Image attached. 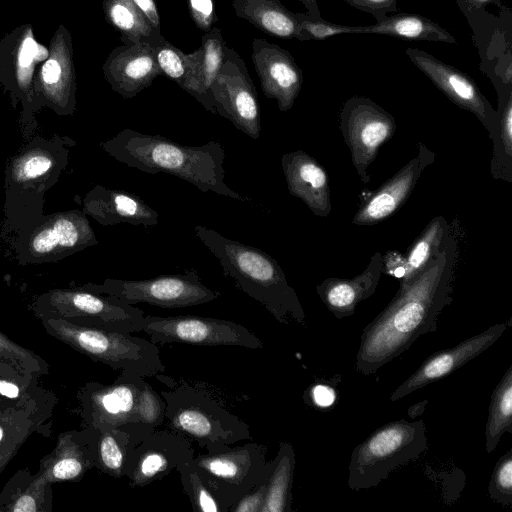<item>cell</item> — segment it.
I'll list each match as a JSON object with an SVG mask.
<instances>
[{
    "instance_id": "cell-17",
    "label": "cell",
    "mask_w": 512,
    "mask_h": 512,
    "mask_svg": "<svg viewBox=\"0 0 512 512\" xmlns=\"http://www.w3.org/2000/svg\"><path fill=\"white\" fill-rule=\"evenodd\" d=\"M251 58L265 96L276 100L280 111L291 109L304 79L292 55L277 44L256 38Z\"/></svg>"
},
{
    "instance_id": "cell-25",
    "label": "cell",
    "mask_w": 512,
    "mask_h": 512,
    "mask_svg": "<svg viewBox=\"0 0 512 512\" xmlns=\"http://www.w3.org/2000/svg\"><path fill=\"white\" fill-rule=\"evenodd\" d=\"M236 15L262 32L283 39H297L299 26L295 13L279 0H232Z\"/></svg>"
},
{
    "instance_id": "cell-10",
    "label": "cell",
    "mask_w": 512,
    "mask_h": 512,
    "mask_svg": "<svg viewBox=\"0 0 512 512\" xmlns=\"http://www.w3.org/2000/svg\"><path fill=\"white\" fill-rule=\"evenodd\" d=\"M93 291L117 297L131 305L146 303L161 308L205 304L221 295L208 288L195 269L144 280L108 279L102 285L93 286Z\"/></svg>"
},
{
    "instance_id": "cell-35",
    "label": "cell",
    "mask_w": 512,
    "mask_h": 512,
    "mask_svg": "<svg viewBox=\"0 0 512 512\" xmlns=\"http://www.w3.org/2000/svg\"><path fill=\"white\" fill-rule=\"evenodd\" d=\"M300 41L324 40L340 34H359V26L335 24L309 14L295 13Z\"/></svg>"
},
{
    "instance_id": "cell-11",
    "label": "cell",
    "mask_w": 512,
    "mask_h": 512,
    "mask_svg": "<svg viewBox=\"0 0 512 512\" xmlns=\"http://www.w3.org/2000/svg\"><path fill=\"white\" fill-rule=\"evenodd\" d=\"M340 128L360 180L368 183V167L378 155L380 146L395 134L393 115L369 98L353 96L342 106Z\"/></svg>"
},
{
    "instance_id": "cell-14",
    "label": "cell",
    "mask_w": 512,
    "mask_h": 512,
    "mask_svg": "<svg viewBox=\"0 0 512 512\" xmlns=\"http://www.w3.org/2000/svg\"><path fill=\"white\" fill-rule=\"evenodd\" d=\"M406 55L455 105L473 113L488 130L489 136L495 137L499 121L497 110L469 75L417 48H408Z\"/></svg>"
},
{
    "instance_id": "cell-2",
    "label": "cell",
    "mask_w": 512,
    "mask_h": 512,
    "mask_svg": "<svg viewBox=\"0 0 512 512\" xmlns=\"http://www.w3.org/2000/svg\"><path fill=\"white\" fill-rule=\"evenodd\" d=\"M103 146L128 167L149 174L168 173L193 184L202 192L252 202L224 182L225 151L217 140L201 146H187L161 135L126 128Z\"/></svg>"
},
{
    "instance_id": "cell-7",
    "label": "cell",
    "mask_w": 512,
    "mask_h": 512,
    "mask_svg": "<svg viewBox=\"0 0 512 512\" xmlns=\"http://www.w3.org/2000/svg\"><path fill=\"white\" fill-rule=\"evenodd\" d=\"M51 334L95 361L113 369L154 377L164 372L158 346L133 333L81 326L64 321H48Z\"/></svg>"
},
{
    "instance_id": "cell-30",
    "label": "cell",
    "mask_w": 512,
    "mask_h": 512,
    "mask_svg": "<svg viewBox=\"0 0 512 512\" xmlns=\"http://www.w3.org/2000/svg\"><path fill=\"white\" fill-rule=\"evenodd\" d=\"M96 243L93 232L83 218L62 217L39 230L31 241V248L38 254H47L58 248Z\"/></svg>"
},
{
    "instance_id": "cell-41",
    "label": "cell",
    "mask_w": 512,
    "mask_h": 512,
    "mask_svg": "<svg viewBox=\"0 0 512 512\" xmlns=\"http://www.w3.org/2000/svg\"><path fill=\"white\" fill-rule=\"evenodd\" d=\"M350 6L370 13L376 22H381L389 12H397L398 0H345Z\"/></svg>"
},
{
    "instance_id": "cell-46",
    "label": "cell",
    "mask_w": 512,
    "mask_h": 512,
    "mask_svg": "<svg viewBox=\"0 0 512 512\" xmlns=\"http://www.w3.org/2000/svg\"><path fill=\"white\" fill-rule=\"evenodd\" d=\"M19 389L16 385L0 380V394L9 397L16 398L18 396Z\"/></svg>"
},
{
    "instance_id": "cell-9",
    "label": "cell",
    "mask_w": 512,
    "mask_h": 512,
    "mask_svg": "<svg viewBox=\"0 0 512 512\" xmlns=\"http://www.w3.org/2000/svg\"><path fill=\"white\" fill-rule=\"evenodd\" d=\"M141 331L155 344L182 343L198 346H239L261 349L263 342L236 322L191 315L143 317Z\"/></svg>"
},
{
    "instance_id": "cell-29",
    "label": "cell",
    "mask_w": 512,
    "mask_h": 512,
    "mask_svg": "<svg viewBox=\"0 0 512 512\" xmlns=\"http://www.w3.org/2000/svg\"><path fill=\"white\" fill-rule=\"evenodd\" d=\"M225 46L221 30L216 27L202 36L200 63L187 92L212 113L215 109L210 90L222 65Z\"/></svg>"
},
{
    "instance_id": "cell-6",
    "label": "cell",
    "mask_w": 512,
    "mask_h": 512,
    "mask_svg": "<svg viewBox=\"0 0 512 512\" xmlns=\"http://www.w3.org/2000/svg\"><path fill=\"white\" fill-rule=\"evenodd\" d=\"M84 415L90 427L103 429L142 424L157 429L165 421V402L139 374L124 371L108 385L85 390Z\"/></svg>"
},
{
    "instance_id": "cell-50",
    "label": "cell",
    "mask_w": 512,
    "mask_h": 512,
    "mask_svg": "<svg viewBox=\"0 0 512 512\" xmlns=\"http://www.w3.org/2000/svg\"><path fill=\"white\" fill-rule=\"evenodd\" d=\"M1 438H2V429L0 427V440H1Z\"/></svg>"
},
{
    "instance_id": "cell-37",
    "label": "cell",
    "mask_w": 512,
    "mask_h": 512,
    "mask_svg": "<svg viewBox=\"0 0 512 512\" xmlns=\"http://www.w3.org/2000/svg\"><path fill=\"white\" fill-rule=\"evenodd\" d=\"M52 165L53 161L48 155L32 154L18 162L13 174L18 181L32 180L45 174Z\"/></svg>"
},
{
    "instance_id": "cell-12",
    "label": "cell",
    "mask_w": 512,
    "mask_h": 512,
    "mask_svg": "<svg viewBox=\"0 0 512 512\" xmlns=\"http://www.w3.org/2000/svg\"><path fill=\"white\" fill-rule=\"evenodd\" d=\"M210 92L216 114L249 137L255 140L260 137L257 91L245 62L230 47H224L222 65Z\"/></svg>"
},
{
    "instance_id": "cell-15",
    "label": "cell",
    "mask_w": 512,
    "mask_h": 512,
    "mask_svg": "<svg viewBox=\"0 0 512 512\" xmlns=\"http://www.w3.org/2000/svg\"><path fill=\"white\" fill-rule=\"evenodd\" d=\"M49 49L39 43L31 24H21L0 39V83L13 96L31 102L36 96V68Z\"/></svg>"
},
{
    "instance_id": "cell-23",
    "label": "cell",
    "mask_w": 512,
    "mask_h": 512,
    "mask_svg": "<svg viewBox=\"0 0 512 512\" xmlns=\"http://www.w3.org/2000/svg\"><path fill=\"white\" fill-rule=\"evenodd\" d=\"M88 212L100 223H128L148 228L158 224V212L137 195L97 187L89 196Z\"/></svg>"
},
{
    "instance_id": "cell-18",
    "label": "cell",
    "mask_w": 512,
    "mask_h": 512,
    "mask_svg": "<svg viewBox=\"0 0 512 512\" xmlns=\"http://www.w3.org/2000/svg\"><path fill=\"white\" fill-rule=\"evenodd\" d=\"M48 49V57L35 75V93L56 108L65 109L74 103L76 74L72 36L64 25L57 27Z\"/></svg>"
},
{
    "instance_id": "cell-38",
    "label": "cell",
    "mask_w": 512,
    "mask_h": 512,
    "mask_svg": "<svg viewBox=\"0 0 512 512\" xmlns=\"http://www.w3.org/2000/svg\"><path fill=\"white\" fill-rule=\"evenodd\" d=\"M188 10L195 25L209 32L217 21L214 0H187Z\"/></svg>"
},
{
    "instance_id": "cell-8",
    "label": "cell",
    "mask_w": 512,
    "mask_h": 512,
    "mask_svg": "<svg viewBox=\"0 0 512 512\" xmlns=\"http://www.w3.org/2000/svg\"><path fill=\"white\" fill-rule=\"evenodd\" d=\"M230 446L192 459L227 512L245 493L268 477L272 465L266 458L265 445L248 442Z\"/></svg>"
},
{
    "instance_id": "cell-45",
    "label": "cell",
    "mask_w": 512,
    "mask_h": 512,
    "mask_svg": "<svg viewBox=\"0 0 512 512\" xmlns=\"http://www.w3.org/2000/svg\"><path fill=\"white\" fill-rule=\"evenodd\" d=\"M35 501L29 496H23L18 499L15 505L11 508L13 511H36Z\"/></svg>"
},
{
    "instance_id": "cell-13",
    "label": "cell",
    "mask_w": 512,
    "mask_h": 512,
    "mask_svg": "<svg viewBox=\"0 0 512 512\" xmlns=\"http://www.w3.org/2000/svg\"><path fill=\"white\" fill-rule=\"evenodd\" d=\"M194 456L189 438L170 429H156L130 445L123 476L130 486L142 488L169 475Z\"/></svg>"
},
{
    "instance_id": "cell-19",
    "label": "cell",
    "mask_w": 512,
    "mask_h": 512,
    "mask_svg": "<svg viewBox=\"0 0 512 512\" xmlns=\"http://www.w3.org/2000/svg\"><path fill=\"white\" fill-rule=\"evenodd\" d=\"M434 160L435 153L419 142L417 155L362 204L352 224L374 225L393 215L409 198L420 176Z\"/></svg>"
},
{
    "instance_id": "cell-27",
    "label": "cell",
    "mask_w": 512,
    "mask_h": 512,
    "mask_svg": "<svg viewBox=\"0 0 512 512\" xmlns=\"http://www.w3.org/2000/svg\"><path fill=\"white\" fill-rule=\"evenodd\" d=\"M106 21L119 33L125 45L146 43L154 47L165 40L131 0H102Z\"/></svg>"
},
{
    "instance_id": "cell-49",
    "label": "cell",
    "mask_w": 512,
    "mask_h": 512,
    "mask_svg": "<svg viewBox=\"0 0 512 512\" xmlns=\"http://www.w3.org/2000/svg\"><path fill=\"white\" fill-rule=\"evenodd\" d=\"M9 347H12L11 343L0 334V352L8 353Z\"/></svg>"
},
{
    "instance_id": "cell-1",
    "label": "cell",
    "mask_w": 512,
    "mask_h": 512,
    "mask_svg": "<svg viewBox=\"0 0 512 512\" xmlns=\"http://www.w3.org/2000/svg\"><path fill=\"white\" fill-rule=\"evenodd\" d=\"M458 255L450 232L441 249L422 272L400 285L392 301L360 336L355 369L369 376L408 350L422 335L437 330L438 316L453 300V281Z\"/></svg>"
},
{
    "instance_id": "cell-43",
    "label": "cell",
    "mask_w": 512,
    "mask_h": 512,
    "mask_svg": "<svg viewBox=\"0 0 512 512\" xmlns=\"http://www.w3.org/2000/svg\"><path fill=\"white\" fill-rule=\"evenodd\" d=\"M405 258L396 251H389L383 256V272L402 279L405 275Z\"/></svg>"
},
{
    "instance_id": "cell-16",
    "label": "cell",
    "mask_w": 512,
    "mask_h": 512,
    "mask_svg": "<svg viewBox=\"0 0 512 512\" xmlns=\"http://www.w3.org/2000/svg\"><path fill=\"white\" fill-rule=\"evenodd\" d=\"M511 325L512 319L494 324L454 347L430 355L392 392L390 400L398 401L428 384L449 376L492 346Z\"/></svg>"
},
{
    "instance_id": "cell-34",
    "label": "cell",
    "mask_w": 512,
    "mask_h": 512,
    "mask_svg": "<svg viewBox=\"0 0 512 512\" xmlns=\"http://www.w3.org/2000/svg\"><path fill=\"white\" fill-rule=\"evenodd\" d=\"M176 471L193 511L227 512L192 460L179 466Z\"/></svg>"
},
{
    "instance_id": "cell-44",
    "label": "cell",
    "mask_w": 512,
    "mask_h": 512,
    "mask_svg": "<svg viewBox=\"0 0 512 512\" xmlns=\"http://www.w3.org/2000/svg\"><path fill=\"white\" fill-rule=\"evenodd\" d=\"M136 8L142 13L149 24L159 33L160 28V17L156 4V0H131Z\"/></svg>"
},
{
    "instance_id": "cell-32",
    "label": "cell",
    "mask_w": 512,
    "mask_h": 512,
    "mask_svg": "<svg viewBox=\"0 0 512 512\" xmlns=\"http://www.w3.org/2000/svg\"><path fill=\"white\" fill-rule=\"evenodd\" d=\"M450 232L449 223L443 216H437L428 223L408 251L405 258V275L400 285H407L422 272L431 258L441 249Z\"/></svg>"
},
{
    "instance_id": "cell-42",
    "label": "cell",
    "mask_w": 512,
    "mask_h": 512,
    "mask_svg": "<svg viewBox=\"0 0 512 512\" xmlns=\"http://www.w3.org/2000/svg\"><path fill=\"white\" fill-rule=\"evenodd\" d=\"M304 400L317 409L329 408L336 401V391L330 385L314 383L306 391Z\"/></svg>"
},
{
    "instance_id": "cell-28",
    "label": "cell",
    "mask_w": 512,
    "mask_h": 512,
    "mask_svg": "<svg viewBox=\"0 0 512 512\" xmlns=\"http://www.w3.org/2000/svg\"><path fill=\"white\" fill-rule=\"evenodd\" d=\"M267 478L261 512H291L292 486L296 465L295 451L288 442H280Z\"/></svg>"
},
{
    "instance_id": "cell-47",
    "label": "cell",
    "mask_w": 512,
    "mask_h": 512,
    "mask_svg": "<svg viewBox=\"0 0 512 512\" xmlns=\"http://www.w3.org/2000/svg\"><path fill=\"white\" fill-rule=\"evenodd\" d=\"M428 403L429 400H422L413 404L408 409V415L410 416V418L415 419L416 417L421 416Z\"/></svg>"
},
{
    "instance_id": "cell-31",
    "label": "cell",
    "mask_w": 512,
    "mask_h": 512,
    "mask_svg": "<svg viewBox=\"0 0 512 512\" xmlns=\"http://www.w3.org/2000/svg\"><path fill=\"white\" fill-rule=\"evenodd\" d=\"M512 433V365L494 388L485 426V447L491 453L504 433Z\"/></svg>"
},
{
    "instance_id": "cell-3",
    "label": "cell",
    "mask_w": 512,
    "mask_h": 512,
    "mask_svg": "<svg viewBox=\"0 0 512 512\" xmlns=\"http://www.w3.org/2000/svg\"><path fill=\"white\" fill-rule=\"evenodd\" d=\"M194 231L218 259L223 275L233 279L238 289L262 304L281 324L307 326L296 291L271 255L205 226L196 225Z\"/></svg>"
},
{
    "instance_id": "cell-22",
    "label": "cell",
    "mask_w": 512,
    "mask_h": 512,
    "mask_svg": "<svg viewBox=\"0 0 512 512\" xmlns=\"http://www.w3.org/2000/svg\"><path fill=\"white\" fill-rule=\"evenodd\" d=\"M382 273L383 255L376 252L359 275L351 279L327 278L317 285L316 291L325 306L340 320L353 315L356 306L375 293Z\"/></svg>"
},
{
    "instance_id": "cell-24",
    "label": "cell",
    "mask_w": 512,
    "mask_h": 512,
    "mask_svg": "<svg viewBox=\"0 0 512 512\" xmlns=\"http://www.w3.org/2000/svg\"><path fill=\"white\" fill-rule=\"evenodd\" d=\"M154 430L156 429L142 424L96 429L95 464L112 477H123L130 445Z\"/></svg>"
},
{
    "instance_id": "cell-5",
    "label": "cell",
    "mask_w": 512,
    "mask_h": 512,
    "mask_svg": "<svg viewBox=\"0 0 512 512\" xmlns=\"http://www.w3.org/2000/svg\"><path fill=\"white\" fill-rule=\"evenodd\" d=\"M426 449V426L422 419L389 422L352 451L348 486L353 491L373 488L396 468L420 457Z\"/></svg>"
},
{
    "instance_id": "cell-40",
    "label": "cell",
    "mask_w": 512,
    "mask_h": 512,
    "mask_svg": "<svg viewBox=\"0 0 512 512\" xmlns=\"http://www.w3.org/2000/svg\"><path fill=\"white\" fill-rule=\"evenodd\" d=\"M267 478L245 493L229 512H261L265 501Z\"/></svg>"
},
{
    "instance_id": "cell-48",
    "label": "cell",
    "mask_w": 512,
    "mask_h": 512,
    "mask_svg": "<svg viewBox=\"0 0 512 512\" xmlns=\"http://www.w3.org/2000/svg\"><path fill=\"white\" fill-rule=\"evenodd\" d=\"M301 2L305 8L307 9V14L315 17L321 18L320 10L316 0H297Z\"/></svg>"
},
{
    "instance_id": "cell-39",
    "label": "cell",
    "mask_w": 512,
    "mask_h": 512,
    "mask_svg": "<svg viewBox=\"0 0 512 512\" xmlns=\"http://www.w3.org/2000/svg\"><path fill=\"white\" fill-rule=\"evenodd\" d=\"M462 14L467 19L470 27L482 21L488 15L486 7L495 5L499 10L505 6L501 0H455Z\"/></svg>"
},
{
    "instance_id": "cell-33",
    "label": "cell",
    "mask_w": 512,
    "mask_h": 512,
    "mask_svg": "<svg viewBox=\"0 0 512 512\" xmlns=\"http://www.w3.org/2000/svg\"><path fill=\"white\" fill-rule=\"evenodd\" d=\"M153 50L161 75L170 78L187 92L201 59V48L185 54L165 39Z\"/></svg>"
},
{
    "instance_id": "cell-21",
    "label": "cell",
    "mask_w": 512,
    "mask_h": 512,
    "mask_svg": "<svg viewBox=\"0 0 512 512\" xmlns=\"http://www.w3.org/2000/svg\"><path fill=\"white\" fill-rule=\"evenodd\" d=\"M281 166L289 193L301 199L316 216L327 217L331 199L324 168L303 150L283 154Z\"/></svg>"
},
{
    "instance_id": "cell-26",
    "label": "cell",
    "mask_w": 512,
    "mask_h": 512,
    "mask_svg": "<svg viewBox=\"0 0 512 512\" xmlns=\"http://www.w3.org/2000/svg\"><path fill=\"white\" fill-rule=\"evenodd\" d=\"M360 34H380L407 40L457 43V40L438 23L413 13L401 12L386 16L381 22L360 26Z\"/></svg>"
},
{
    "instance_id": "cell-4",
    "label": "cell",
    "mask_w": 512,
    "mask_h": 512,
    "mask_svg": "<svg viewBox=\"0 0 512 512\" xmlns=\"http://www.w3.org/2000/svg\"><path fill=\"white\" fill-rule=\"evenodd\" d=\"M168 429L214 451L251 438L248 424L204 389L182 384L160 392Z\"/></svg>"
},
{
    "instance_id": "cell-36",
    "label": "cell",
    "mask_w": 512,
    "mask_h": 512,
    "mask_svg": "<svg viewBox=\"0 0 512 512\" xmlns=\"http://www.w3.org/2000/svg\"><path fill=\"white\" fill-rule=\"evenodd\" d=\"M489 497L502 505H512V448L497 461L488 484Z\"/></svg>"
},
{
    "instance_id": "cell-20",
    "label": "cell",
    "mask_w": 512,
    "mask_h": 512,
    "mask_svg": "<svg viewBox=\"0 0 512 512\" xmlns=\"http://www.w3.org/2000/svg\"><path fill=\"white\" fill-rule=\"evenodd\" d=\"M102 70L112 89L126 99L135 97L161 75L153 47L146 43L114 48Z\"/></svg>"
}]
</instances>
